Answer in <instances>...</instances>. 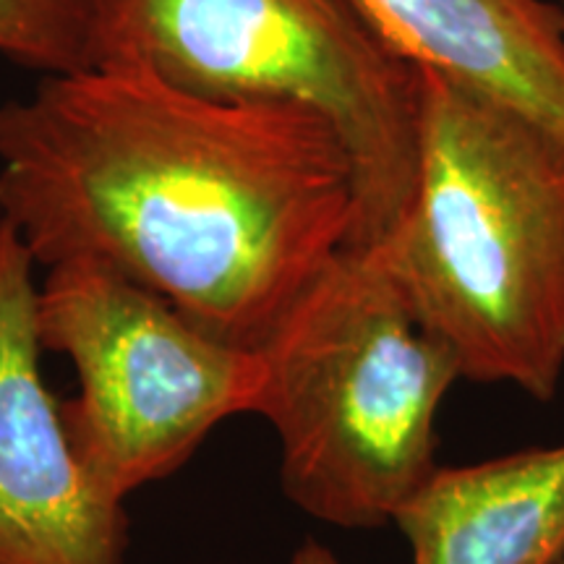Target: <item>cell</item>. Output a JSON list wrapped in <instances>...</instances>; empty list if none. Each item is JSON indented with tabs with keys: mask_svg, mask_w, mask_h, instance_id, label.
I'll list each match as a JSON object with an SVG mask.
<instances>
[{
	"mask_svg": "<svg viewBox=\"0 0 564 564\" xmlns=\"http://www.w3.org/2000/svg\"><path fill=\"white\" fill-rule=\"evenodd\" d=\"M0 220L37 264L89 259L262 350L350 243L356 178L314 110L95 63L0 105Z\"/></svg>",
	"mask_w": 564,
	"mask_h": 564,
	"instance_id": "obj_1",
	"label": "cell"
},
{
	"mask_svg": "<svg viewBox=\"0 0 564 564\" xmlns=\"http://www.w3.org/2000/svg\"><path fill=\"white\" fill-rule=\"evenodd\" d=\"M419 76L413 199L379 249L463 379L552 400L564 373V141Z\"/></svg>",
	"mask_w": 564,
	"mask_h": 564,
	"instance_id": "obj_2",
	"label": "cell"
},
{
	"mask_svg": "<svg viewBox=\"0 0 564 564\" xmlns=\"http://www.w3.org/2000/svg\"><path fill=\"white\" fill-rule=\"evenodd\" d=\"M259 352L288 499L337 528L392 523L440 465L436 415L463 377L384 251L337 253Z\"/></svg>",
	"mask_w": 564,
	"mask_h": 564,
	"instance_id": "obj_3",
	"label": "cell"
},
{
	"mask_svg": "<svg viewBox=\"0 0 564 564\" xmlns=\"http://www.w3.org/2000/svg\"><path fill=\"white\" fill-rule=\"evenodd\" d=\"M91 66L118 63L217 100L314 110L343 139L356 178L345 249H371L411 207L419 68L348 0H89Z\"/></svg>",
	"mask_w": 564,
	"mask_h": 564,
	"instance_id": "obj_4",
	"label": "cell"
},
{
	"mask_svg": "<svg viewBox=\"0 0 564 564\" xmlns=\"http://www.w3.org/2000/svg\"><path fill=\"white\" fill-rule=\"evenodd\" d=\"M37 333L79 377V394L61 403L70 449L118 502L175 474L217 423L257 413L262 398V352L217 340L89 259L47 267Z\"/></svg>",
	"mask_w": 564,
	"mask_h": 564,
	"instance_id": "obj_5",
	"label": "cell"
},
{
	"mask_svg": "<svg viewBox=\"0 0 564 564\" xmlns=\"http://www.w3.org/2000/svg\"><path fill=\"white\" fill-rule=\"evenodd\" d=\"M34 264L0 220V564H123L126 502L82 468L42 379Z\"/></svg>",
	"mask_w": 564,
	"mask_h": 564,
	"instance_id": "obj_6",
	"label": "cell"
},
{
	"mask_svg": "<svg viewBox=\"0 0 564 564\" xmlns=\"http://www.w3.org/2000/svg\"><path fill=\"white\" fill-rule=\"evenodd\" d=\"M419 70L564 141V11L549 0H348Z\"/></svg>",
	"mask_w": 564,
	"mask_h": 564,
	"instance_id": "obj_7",
	"label": "cell"
},
{
	"mask_svg": "<svg viewBox=\"0 0 564 564\" xmlns=\"http://www.w3.org/2000/svg\"><path fill=\"white\" fill-rule=\"evenodd\" d=\"M411 564H556L564 556V442L436 465L392 520Z\"/></svg>",
	"mask_w": 564,
	"mask_h": 564,
	"instance_id": "obj_8",
	"label": "cell"
},
{
	"mask_svg": "<svg viewBox=\"0 0 564 564\" xmlns=\"http://www.w3.org/2000/svg\"><path fill=\"white\" fill-rule=\"evenodd\" d=\"M0 55L45 76L91 66L89 0H0Z\"/></svg>",
	"mask_w": 564,
	"mask_h": 564,
	"instance_id": "obj_9",
	"label": "cell"
},
{
	"mask_svg": "<svg viewBox=\"0 0 564 564\" xmlns=\"http://www.w3.org/2000/svg\"><path fill=\"white\" fill-rule=\"evenodd\" d=\"M293 564H340L337 556L329 552L327 546H322L319 541H306L293 556Z\"/></svg>",
	"mask_w": 564,
	"mask_h": 564,
	"instance_id": "obj_10",
	"label": "cell"
},
{
	"mask_svg": "<svg viewBox=\"0 0 564 564\" xmlns=\"http://www.w3.org/2000/svg\"><path fill=\"white\" fill-rule=\"evenodd\" d=\"M556 564H564V560H560V562H556Z\"/></svg>",
	"mask_w": 564,
	"mask_h": 564,
	"instance_id": "obj_11",
	"label": "cell"
},
{
	"mask_svg": "<svg viewBox=\"0 0 564 564\" xmlns=\"http://www.w3.org/2000/svg\"><path fill=\"white\" fill-rule=\"evenodd\" d=\"M562 6H564V0H562Z\"/></svg>",
	"mask_w": 564,
	"mask_h": 564,
	"instance_id": "obj_12",
	"label": "cell"
}]
</instances>
